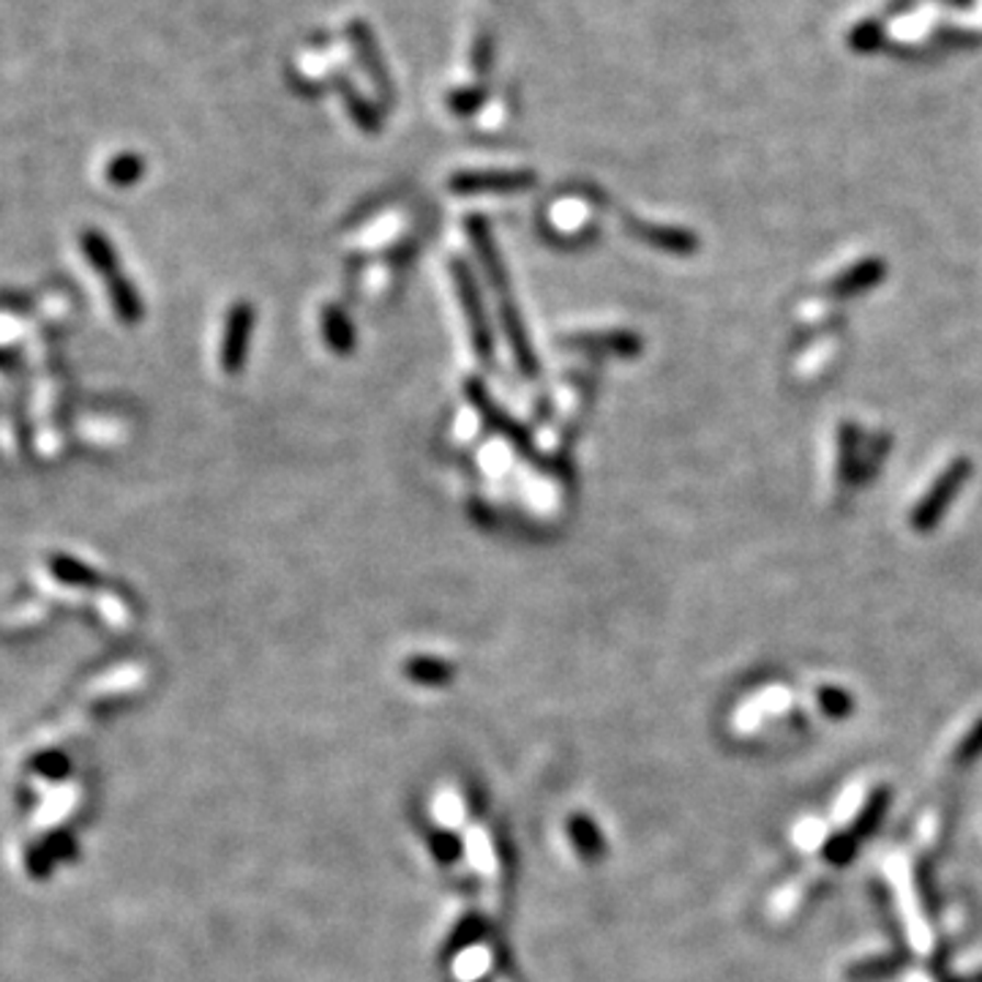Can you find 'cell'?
Listing matches in <instances>:
<instances>
[{"label":"cell","instance_id":"1","mask_svg":"<svg viewBox=\"0 0 982 982\" xmlns=\"http://www.w3.org/2000/svg\"><path fill=\"white\" fill-rule=\"evenodd\" d=\"M470 236H472V243H476L478 254H481V262H483V267H487L491 284H494L496 304H500L502 328H505L507 342H511L513 353H516L518 366L524 368V374H527V377H535V372H538V361H535L533 347H529V339H527V333H524L522 320H518L516 306H513L511 289H507L505 271H502V262H500V256H496L494 243H491V236H489L487 225H483L481 219H472L470 221Z\"/></svg>","mask_w":982,"mask_h":982},{"label":"cell","instance_id":"2","mask_svg":"<svg viewBox=\"0 0 982 982\" xmlns=\"http://www.w3.org/2000/svg\"><path fill=\"white\" fill-rule=\"evenodd\" d=\"M969 472H972V465L967 459H956L939 478H936L934 487L928 489V494L923 496L917 507L912 513V527L917 533H930V529L939 524V518L945 516L947 507H950L952 496L963 489L967 483Z\"/></svg>","mask_w":982,"mask_h":982},{"label":"cell","instance_id":"3","mask_svg":"<svg viewBox=\"0 0 982 982\" xmlns=\"http://www.w3.org/2000/svg\"><path fill=\"white\" fill-rule=\"evenodd\" d=\"M454 273H456V284H459V295H461V300H465V311H467V320H470L478 355H481L483 361H489L491 358V333L487 326V315H483V309H481V298H478L476 282H472L470 271H467L465 265H454Z\"/></svg>","mask_w":982,"mask_h":982},{"label":"cell","instance_id":"4","mask_svg":"<svg viewBox=\"0 0 982 982\" xmlns=\"http://www.w3.org/2000/svg\"><path fill=\"white\" fill-rule=\"evenodd\" d=\"M251 326H254V315H251L249 304H238L232 309L230 322H227L225 333V353H221V364L230 374H236L246 361V347H249Z\"/></svg>","mask_w":982,"mask_h":982},{"label":"cell","instance_id":"5","mask_svg":"<svg viewBox=\"0 0 982 982\" xmlns=\"http://www.w3.org/2000/svg\"><path fill=\"white\" fill-rule=\"evenodd\" d=\"M535 178L529 172H472V175H461L454 181V189L461 194H472V192H513V189H524L529 186Z\"/></svg>","mask_w":982,"mask_h":982},{"label":"cell","instance_id":"6","mask_svg":"<svg viewBox=\"0 0 982 982\" xmlns=\"http://www.w3.org/2000/svg\"><path fill=\"white\" fill-rule=\"evenodd\" d=\"M884 262L881 260H863L859 265L849 267V271L841 273L833 284H830V293L838 295V298H849V295H859L865 289L876 287V284L884 278Z\"/></svg>","mask_w":982,"mask_h":982},{"label":"cell","instance_id":"7","mask_svg":"<svg viewBox=\"0 0 982 982\" xmlns=\"http://www.w3.org/2000/svg\"><path fill=\"white\" fill-rule=\"evenodd\" d=\"M571 838L576 844L579 855L584 859H598L604 855V838H601L598 827H595L593 819L576 817L571 822Z\"/></svg>","mask_w":982,"mask_h":982},{"label":"cell","instance_id":"8","mask_svg":"<svg viewBox=\"0 0 982 982\" xmlns=\"http://www.w3.org/2000/svg\"><path fill=\"white\" fill-rule=\"evenodd\" d=\"M636 230H639V236L644 238L647 243L661 246V249L666 251H680V254H685V251L696 249L694 236H688V232L683 230H669V227H636Z\"/></svg>","mask_w":982,"mask_h":982},{"label":"cell","instance_id":"9","mask_svg":"<svg viewBox=\"0 0 982 982\" xmlns=\"http://www.w3.org/2000/svg\"><path fill=\"white\" fill-rule=\"evenodd\" d=\"M407 674H410V680H415V683L421 685H445L450 683V677H454L448 663L434 661V658H418V661H412L410 666H407Z\"/></svg>","mask_w":982,"mask_h":982},{"label":"cell","instance_id":"10","mask_svg":"<svg viewBox=\"0 0 982 982\" xmlns=\"http://www.w3.org/2000/svg\"><path fill=\"white\" fill-rule=\"evenodd\" d=\"M819 701H822L824 712H830V716H846V712L852 710V699L844 694V690L822 688L819 690Z\"/></svg>","mask_w":982,"mask_h":982},{"label":"cell","instance_id":"11","mask_svg":"<svg viewBox=\"0 0 982 982\" xmlns=\"http://www.w3.org/2000/svg\"><path fill=\"white\" fill-rule=\"evenodd\" d=\"M326 336L331 339L333 347H339V353H342V339H339V336H344V342L353 344V336H350L347 322H344L342 317L336 315V311H328V315H326Z\"/></svg>","mask_w":982,"mask_h":982},{"label":"cell","instance_id":"12","mask_svg":"<svg viewBox=\"0 0 982 982\" xmlns=\"http://www.w3.org/2000/svg\"><path fill=\"white\" fill-rule=\"evenodd\" d=\"M432 846H434V855L443 859V863H450V859H456V857L461 855V844L454 838V835H448V833L434 835Z\"/></svg>","mask_w":982,"mask_h":982}]
</instances>
